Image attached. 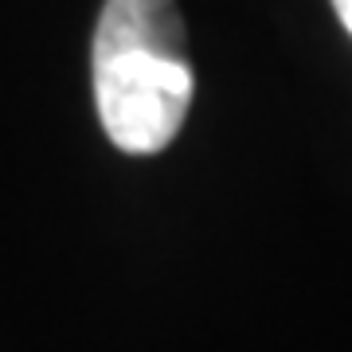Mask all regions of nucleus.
I'll use <instances>...</instances> for the list:
<instances>
[{
    "instance_id": "1",
    "label": "nucleus",
    "mask_w": 352,
    "mask_h": 352,
    "mask_svg": "<svg viewBox=\"0 0 352 352\" xmlns=\"http://www.w3.org/2000/svg\"><path fill=\"white\" fill-rule=\"evenodd\" d=\"M90 71L102 129L118 149L149 157L173 145L196 94L176 0H106Z\"/></svg>"
},
{
    "instance_id": "2",
    "label": "nucleus",
    "mask_w": 352,
    "mask_h": 352,
    "mask_svg": "<svg viewBox=\"0 0 352 352\" xmlns=\"http://www.w3.org/2000/svg\"><path fill=\"white\" fill-rule=\"evenodd\" d=\"M333 8H337V16H340V24L352 32V0H333Z\"/></svg>"
}]
</instances>
